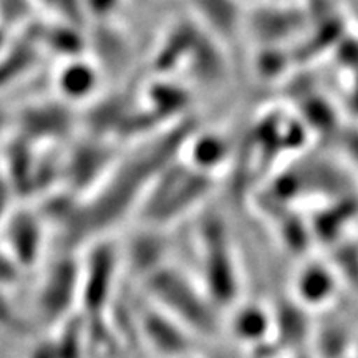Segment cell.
<instances>
[{"label": "cell", "instance_id": "cell-1", "mask_svg": "<svg viewBox=\"0 0 358 358\" xmlns=\"http://www.w3.org/2000/svg\"><path fill=\"white\" fill-rule=\"evenodd\" d=\"M161 156L159 148L150 153L140 155L124 163L118 173H115L106 186L98 192L95 201L73 213L69 241H83L95 237L103 231H108L116 221L128 214V209L146 196L155 178L163 171L166 159Z\"/></svg>", "mask_w": 358, "mask_h": 358}, {"label": "cell", "instance_id": "cell-2", "mask_svg": "<svg viewBox=\"0 0 358 358\" xmlns=\"http://www.w3.org/2000/svg\"><path fill=\"white\" fill-rule=\"evenodd\" d=\"M148 289L173 319L201 334L214 332V307L179 272L171 268H156L148 279Z\"/></svg>", "mask_w": 358, "mask_h": 358}, {"label": "cell", "instance_id": "cell-3", "mask_svg": "<svg viewBox=\"0 0 358 358\" xmlns=\"http://www.w3.org/2000/svg\"><path fill=\"white\" fill-rule=\"evenodd\" d=\"M206 189H208V174L194 168H163L146 192L148 217L155 222L176 219L198 203Z\"/></svg>", "mask_w": 358, "mask_h": 358}, {"label": "cell", "instance_id": "cell-4", "mask_svg": "<svg viewBox=\"0 0 358 358\" xmlns=\"http://www.w3.org/2000/svg\"><path fill=\"white\" fill-rule=\"evenodd\" d=\"M203 275L208 297L216 306L231 303L239 289V275L226 227L217 219L203 224Z\"/></svg>", "mask_w": 358, "mask_h": 358}, {"label": "cell", "instance_id": "cell-5", "mask_svg": "<svg viewBox=\"0 0 358 358\" xmlns=\"http://www.w3.org/2000/svg\"><path fill=\"white\" fill-rule=\"evenodd\" d=\"M115 249L108 244L96 245L88 259L87 271L80 279V292L83 294V303L90 310H100L110 292L115 275Z\"/></svg>", "mask_w": 358, "mask_h": 358}, {"label": "cell", "instance_id": "cell-6", "mask_svg": "<svg viewBox=\"0 0 358 358\" xmlns=\"http://www.w3.org/2000/svg\"><path fill=\"white\" fill-rule=\"evenodd\" d=\"M294 294L303 308L325 307L337 295V277L325 264L308 262L295 275Z\"/></svg>", "mask_w": 358, "mask_h": 358}, {"label": "cell", "instance_id": "cell-7", "mask_svg": "<svg viewBox=\"0 0 358 358\" xmlns=\"http://www.w3.org/2000/svg\"><path fill=\"white\" fill-rule=\"evenodd\" d=\"M80 277L82 272L70 259L58 262L55 268H52L40 295V306L47 319L53 320L60 317L70 307L77 290H80Z\"/></svg>", "mask_w": 358, "mask_h": 358}, {"label": "cell", "instance_id": "cell-8", "mask_svg": "<svg viewBox=\"0 0 358 358\" xmlns=\"http://www.w3.org/2000/svg\"><path fill=\"white\" fill-rule=\"evenodd\" d=\"M274 330V315L259 303H248L236 312L232 332L248 343H261Z\"/></svg>", "mask_w": 358, "mask_h": 358}, {"label": "cell", "instance_id": "cell-9", "mask_svg": "<svg viewBox=\"0 0 358 358\" xmlns=\"http://www.w3.org/2000/svg\"><path fill=\"white\" fill-rule=\"evenodd\" d=\"M8 243H10L12 254L19 259V262L30 264L35 262L38 254L40 244V226L34 217L20 214L13 219L8 226Z\"/></svg>", "mask_w": 358, "mask_h": 358}, {"label": "cell", "instance_id": "cell-10", "mask_svg": "<svg viewBox=\"0 0 358 358\" xmlns=\"http://www.w3.org/2000/svg\"><path fill=\"white\" fill-rule=\"evenodd\" d=\"M95 70L85 62H70L58 75V88H60L62 95L70 100H82V98L90 96L95 90Z\"/></svg>", "mask_w": 358, "mask_h": 358}, {"label": "cell", "instance_id": "cell-11", "mask_svg": "<svg viewBox=\"0 0 358 358\" xmlns=\"http://www.w3.org/2000/svg\"><path fill=\"white\" fill-rule=\"evenodd\" d=\"M145 332L151 340L153 347L164 353L182 352L186 347V338L176 327L173 320L161 317L159 313H150L145 322Z\"/></svg>", "mask_w": 358, "mask_h": 358}, {"label": "cell", "instance_id": "cell-12", "mask_svg": "<svg viewBox=\"0 0 358 358\" xmlns=\"http://www.w3.org/2000/svg\"><path fill=\"white\" fill-rule=\"evenodd\" d=\"M224 156H226V143L216 134H201L189 146L192 168L204 174L219 166L224 161Z\"/></svg>", "mask_w": 358, "mask_h": 358}]
</instances>
